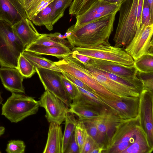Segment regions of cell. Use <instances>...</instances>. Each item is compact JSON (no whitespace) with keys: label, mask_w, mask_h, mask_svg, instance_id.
<instances>
[{"label":"cell","mask_w":153,"mask_h":153,"mask_svg":"<svg viewBox=\"0 0 153 153\" xmlns=\"http://www.w3.org/2000/svg\"><path fill=\"white\" fill-rule=\"evenodd\" d=\"M117 13L103 17L75 28L67 39L72 47L87 48L100 44H109V39L113 30Z\"/></svg>","instance_id":"6da1fadb"},{"label":"cell","mask_w":153,"mask_h":153,"mask_svg":"<svg viewBox=\"0 0 153 153\" xmlns=\"http://www.w3.org/2000/svg\"><path fill=\"white\" fill-rule=\"evenodd\" d=\"M26 49L14 32L12 26L0 19V65L19 70L18 60Z\"/></svg>","instance_id":"7a4b0ae2"},{"label":"cell","mask_w":153,"mask_h":153,"mask_svg":"<svg viewBox=\"0 0 153 153\" xmlns=\"http://www.w3.org/2000/svg\"><path fill=\"white\" fill-rule=\"evenodd\" d=\"M139 0H126L121 5L118 25L113 38L114 46H126L137 30Z\"/></svg>","instance_id":"3957f363"},{"label":"cell","mask_w":153,"mask_h":153,"mask_svg":"<svg viewBox=\"0 0 153 153\" xmlns=\"http://www.w3.org/2000/svg\"><path fill=\"white\" fill-rule=\"evenodd\" d=\"M39 107V101L33 97L13 92L3 105L1 114L11 122L17 123L36 114Z\"/></svg>","instance_id":"277c9868"},{"label":"cell","mask_w":153,"mask_h":153,"mask_svg":"<svg viewBox=\"0 0 153 153\" xmlns=\"http://www.w3.org/2000/svg\"><path fill=\"white\" fill-rule=\"evenodd\" d=\"M72 52L92 58L111 61L124 66H134V60L123 48L109 44H100L92 47H74Z\"/></svg>","instance_id":"5b68a950"},{"label":"cell","mask_w":153,"mask_h":153,"mask_svg":"<svg viewBox=\"0 0 153 153\" xmlns=\"http://www.w3.org/2000/svg\"><path fill=\"white\" fill-rule=\"evenodd\" d=\"M153 24L140 26L124 49L134 60L149 52H153Z\"/></svg>","instance_id":"8992f818"},{"label":"cell","mask_w":153,"mask_h":153,"mask_svg":"<svg viewBox=\"0 0 153 153\" xmlns=\"http://www.w3.org/2000/svg\"><path fill=\"white\" fill-rule=\"evenodd\" d=\"M38 101L39 106L45 109V117L49 123L60 125L65 121L69 107L61 99L45 90Z\"/></svg>","instance_id":"52a82bcc"},{"label":"cell","mask_w":153,"mask_h":153,"mask_svg":"<svg viewBox=\"0 0 153 153\" xmlns=\"http://www.w3.org/2000/svg\"><path fill=\"white\" fill-rule=\"evenodd\" d=\"M36 70L45 90L49 91L61 99L69 107L72 101L63 85L62 73L45 68H36Z\"/></svg>","instance_id":"ba28073f"},{"label":"cell","mask_w":153,"mask_h":153,"mask_svg":"<svg viewBox=\"0 0 153 153\" xmlns=\"http://www.w3.org/2000/svg\"><path fill=\"white\" fill-rule=\"evenodd\" d=\"M141 125L140 117L122 119L116 126L114 131L108 142L105 153L114 145L123 142H129L132 144L135 138L138 128Z\"/></svg>","instance_id":"9c48e42d"},{"label":"cell","mask_w":153,"mask_h":153,"mask_svg":"<svg viewBox=\"0 0 153 153\" xmlns=\"http://www.w3.org/2000/svg\"><path fill=\"white\" fill-rule=\"evenodd\" d=\"M139 98L138 115L141 125L147 134L150 147L153 149V92L142 90Z\"/></svg>","instance_id":"30bf717a"},{"label":"cell","mask_w":153,"mask_h":153,"mask_svg":"<svg viewBox=\"0 0 153 153\" xmlns=\"http://www.w3.org/2000/svg\"><path fill=\"white\" fill-rule=\"evenodd\" d=\"M96 95L107 107L116 112L121 119L133 118L138 115L139 97H121L119 100H112Z\"/></svg>","instance_id":"8fae6325"},{"label":"cell","mask_w":153,"mask_h":153,"mask_svg":"<svg viewBox=\"0 0 153 153\" xmlns=\"http://www.w3.org/2000/svg\"><path fill=\"white\" fill-rule=\"evenodd\" d=\"M121 120L116 112L108 107L105 106L102 108L99 115L93 120L99 131V143H107L114 131L116 126Z\"/></svg>","instance_id":"7c38bea8"},{"label":"cell","mask_w":153,"mask_h":153,"mask_svg":"<svg viewBox=\"0 0 153 153\" xmlns=\"http://www.w3.org/2000/svg\"><path fill=\"white\" fill-rule=\"evenodd\" d=\"M121 5L97 0L83 14L76 16L74 27H81L119 11Z\"/></svg>","instance_id":"4fadbf2b"},{"label":"cell","mask_w":153,"mask_h":153,"mask_svg":"<svg viewBox=\"0 0 153 153\" xmlns=\"http://www.w3.org/2000/svg\"><path fill=\"white\" fill-rule=\"evenodd\" d=\"M82 63L97 80L113 94L120 97H139L140 92L137 89L127 86L110 79L91 65Z\"/></svg>","instance_id":"5bb4252c"},{"label":"cell","mask_w":153,"mask_h":153,"mask_svg":"<svg viewBox=\"0 0 153 153\" xmlns=\"http://www.w3.org/2000/svg\"><path fill=\"white\" fill-rule=\"evenodd\" d=\"M97 69L117 75L126 79L142 82L134 66L127 67L111 61L93 58L91 65Z\"/></svg>","instance_id":"9a60e30c"},{"label":"cell","mask_w":153,"mask_h":153,"mask_svg":"<svg viewBox=\"0 0 153 153\" xmlns=\"http://www.w3.org/2000/svg\"><path fill=\"white\" fill-rule=\"evenodd\" d=\"M27 18L25 9L19 0H0V19L12 26Z\"/></svg>","instance_id":"2e32d148"},{"label":"cell","mask_w":153,"mask_h":153,"mask_svg":"<svg viewBox=\"0 0 153 153\" xmlns=\"http://www.w3.org/2000/svg\"><path fill=\"white\" fill-rule=\"evenodd\" d=\"M0 78L4 87L11 93L25 94L22 82L24 78L16 68L1 67Z\"/></svg>","instance_id":"e0dca14e"},{"label":"cell","mask_w":153,"mask_h":153,"mask_svg":"<svg viewBox=\"0 0 153 153\" xmlns=\"http://www.w3.org/2000/svg\"><path fill=\"white\" fill-rule=\"evenodd\" d=\"M12 27L15 34L26 49L33 43L41 35L38 32L31 21L27 18L20 20Z\"/></svg>","instance_id":"ac0fdd59"},{"label":"cell","mask_w":153,"mask_h":153,"mask_svg":"<svg viewBox=\"0 0 153 153\" xmlns=\"http://www.w3.org/2000/svg\"><path fill=\"white\" fill-rule=\"evenodd\" d=\"M63 134L60 125L50 123L47 140L43 153H62Z\"/></svg>","instance_id":"d6986e66"},{"label":"cell","mask_w":153,"mask_h":153,"mask_svg":"<svg viewBox=\"0 0 153 153\" xmlns=\"http://www.w3.org/2000/svg\"><path fill=\"white\" fill-rule=\"evenodd\" d=\"M68 111L78 117L79 120L84 121L96 118L99 115L100 111L77 99L72 101L69 107Z\"/></svg>","instance_id":"ffe728a7"},{"label":"cell","mask_w":153,"mask_h":153,"mask_svg":"<svg viewBox=\"0 0 153 153\" xmlns=\"http://www.w3.org/2000/svg\"><path fill=\"white\" fill-rule=\"evenodd\" d=\"M25 51L38 55H46L55 56L59 59L71 54L72 51L66 45L45 46L33 43L27 48Z\"/></svg>","instance_id":"44dd1931"},{"label":"cell","mask_w":153,"mask_h":153,"mask_svg":"<svg viewBox=\"0 0 153 153\" xmlns=\"http://www.w3.org/2000/svg\"><path fill=\"white\" fill-rule=\"evenodd\" d=\"M153 150L149 145L147 134L140 125L135 134L134 142L121 153H151Z\"/></svg>","instance_id":"7402d4cb"},{"label":"cell","mask_w":153,"mask_h":153,"mask_svg":"<svg viewBox=\"0 0 153 153\" xmlns=\"http://www.w3.org/2000/svg\"><path fill=\"white\" fill-rule=\"evenodd\" d=\"M22 55L36 68L47 69L62 73L54 62L33 53L24 51Z\"/></svg>","instance_id":"603a6c76"},{"label":"cell","mask_w":153,"mask_h":153,"mask_svg":"<svg viewBox=\"0 0 153 153\" xmlns=\"http://www.w3.org/2000/svg\"><path fill=\"white\" fill-rule=\"evenodd\" d=\"M55 1L40 11L33 17L31 21L36 25L45 26L49 31L53 30V27L51 22V16Z\"/></svg>","instance_id":"cb8c5ba5"},{"label":"cell","mask_w":153,"mask_h":153,"mask_svg":"<svg viewBox=\"0 0 153 153\" xmlns=\"http://www.w3.org/2000/svg\"><path fill=\"white\" fill-rule=\"evenodd\" d=\"M65 121V127L63 134L62 153H64L71 136L74 132L78 120L76 119L74 114L68 111L66 113Z\"/></svg>","instance_id":"d4e9b609"},{"label":"cell","mask_w":153,"mask_h":153,"mask_svg":"<svg viewBox=\"0 0 153 153\" xmlns=\"http://www.w3.org/2000/svg\"><path fill=\"white\" fill-rule=\"evenodd\" d=\"M134 65L139 73H153V52H148L134 60Z\"/></svg>","instance_id":"484cf974"},{"label":"cell","mask_w":153,"mask_h":153,"mask_svg":"<svg viewBox=\"0 0 153 153\" xmlns=\"http://www.w3.org/2000/svg\"><path fill=\"white\" fill-rule=\"evenodd\" d=\"M77 87L79 91V95L77 99L82 100L85 103L97 108L100 111L104 107L107 106L94 93Z\"/></svg>","instance_id":"4316f807"},{"label":"cell","mask_w":153,"mask_h":153,"mask_svg":"<svg viewBox=\"0 0 153 153\" xmlns=\"http://www.w3.org/2000/svg\"><path fill=\"white\" fill-rule=\"evenodd\" d=\"M73 0H55L51 13V21L53 26L64 15L65 10Z\"/></svg>","instance_id":"83f0119b"},{"label":"cell","mask_w":153,"mask_h":153,"mask_svg":"<svg viewBox=\"0 0 153 153\" xmlns=\"http://www.w3.org/2000/svg\"><path fill=\"white\" fill-rule=\"evenodd\" d=\"M97 0H73L69 9V14L76 16L89 9Z\"/></svg>","instance_id":"f1b7e54d"},{"label":"cell","mask_w":153,"mask_h":153,"mask_svg":"<svg viewBox=\"0 0 153 153\" xmlns=\"http://www.w3.org/2000/svg\"><path fill=\"white\" fill-rule=\"evenodd\" d=\"M19 70L24 78H29L36 72L35 67L21 53L18 60Z\"/></svg>","instance_id":"f546056e"},{"label":"cell","mask_w":153,"mask_h":153,"mask_svg":"<svg viewBox=\"0 0 153 153\" xmlns=\"http://www.w3.org/2000/svg\"><path fill=\"white\" fill-rule=\"evenodd\" d=\"M74 133L75 138L79 146L80 153H81L85 143L88 135L82 121L78 120Z\"/></svg>","instance_id":"4dcf8cb0"},{"label":"cell","mask_w":153,"mask_h":153,"mask_svg":"<svg viewBox=\"0 0 153 153\" xmlns=\"http://www.w3.org/2000/svg\"><path fill=\"white\" fill-rule=\"evenodd\" d=\"M55 0H34L28 9L26 11L27 18L31 21L40 11Z\"/></svg>","instance_id":"1f68e13d"},{"label":"cell","mask_w":153,"mask_h":153,"mask_svg":"<svg viewBox=\"0 0 153 153\" xmlns=\"http://www.w3.org/2000/svg\"><path fill=\"white\" fill-rule=\"evenodd\" d=\"M61 79L65 91L72 102L79 97V90L76 85L67 79L62 75Z\"/></svg>","instance_id":"d6a6232c"},{"label":"cell","mask_w":153,"mask_h":153,"mask_svg":"<svg viewBox=\"0 0 153 153\" xmlns=\"http://www.w3.org/2000/svg\"><path fill=\"white\" fill-rule=\"evenodd\" d=\"M25 145L20 140H11L8 142L6 149L8 153H23L25 152Z\"/></svg>","instance_id":"836d02e7"},{"label":"cell","mask_w":153,"mask_h":153,"mask_svg":"<svg viewBox=\"0 0 153 153\" xmlns=\"http://www.w3.org/2000/svg\"><path fill=\"white\" fill-rule=\"evenodd\" d=\"M153 24V19L151 17L150 9L147 0H144L141 13L140 26H147Z\"/></svg>","instance_id":"e575fe53"},{"label":"cell","mask_w":153,"mask_h":153,"mask_svg":"<svg viewBox=\"0 0 153 153\" xmlns=\"http://www.w3.org/2000/svg\"><path fill=\"white\" fill-rule=\"evenodd\" d=\"M137 75L142 82V90L153 92V73L145 74L138 71Z\"/></svg>","instance_id":"d590c367"},{"label":"cell","mask_w":153,"mask_h":153,"mask_svg":"<svg viewBox=\"0 0 153 153\" xmlns=\"http://www.w3.org/2000/svg\"><path fill=\"white\" fill-rule=\"evenodd\" d=\"M82 121L85 126L88 135L97 142L99 132L94 120H92Z\"/></svg>","instance_id":"8d00e7d4"},{"label":"cell","mask_w":153,"mask_h":153,"mask_svg":"<svg viewBox=\"0 0 153 153\" xmlns=\"http://www.w3.org/2000/svg\"><path fill=\"white\" fill-rule=\"evenodd\" d=\"M33 43L49 46L65 45L50 38L46 35L45 34H41L40 37Z\"/></svg>","instance_id":"74e56055"},{"label":"cell","mask_w":153,"mask_h":153,"mask_svg":"<svg viewBox=\"0 0 153 153\" xmlns=\"http://www.w3.org/2000/svg\"><path fill=\"white\" fill-rule=\"evenodd\" d=\"M62 74L67 79L77 87L93 93V91L92 89L78 79L66 72H62Z\"/></svg>","instance_id":"f35d334b"},{"label":"cell","mask_w":153,"mask_h":153,"mask_svg":"<svg viewBox=\"0 0 153 153\" xmlns=\"http://www.w3.org/2000/svg\"><path fill=\"white\" fill-rule=\"evenodd\" d=\"M64 153H80L79 146L75 138L74 132Z\"/></svg>","instance_id":"ab89813d"},{"label":"cell","mask_w":153,"mask_h":153,"mask_svg":"<svg viewBox=\"0 0 153 153\" xmlns=\"http://www.w3.org/2000/svg\"><path fill=\"white\" fill-rule=\"evenodd\" d=\"M98 144L95 140L88 135L85 143L81 153H91L92 151Z\"/></svg>","instance_id":"60d3db41"},{"label":"cell","mask_w":153,"mask_h":153,"mask_svg":"<svg viewBox=\"0 0 153 153\" xmlns=\"http://www.w3.org/2000/svg\"><path fill=\"white\" fill-rule=\"evenodd\" d=\"M131 144L129 142L120 143L113 146L107 151L106 153H121Z\"/></svg>","instance_id":"b9f144b4"},{"label":"cell","mask_w":153,"mask_h":153,"mask_svg":"<svg viewBox=\"0 0 153 153\" xmlns=\"http://www.w3.org/2000/svg\"><path fill=\"white\" fill-rule=\"evenodd\" d=\"M71 55L82 63L91 65L92 62L93 58L87 56L73 52Z\"/></svg>","instance_id":"7bdbcfd3"},{"label":"cell","mask_w":153,"mask_h":153,"mask_svg":"<svg viewBox=\"0 0 153 153\" xmlns=\"http://www.w3.org/2000/svg\"><path fill=\"white\" fill-rule=\"evenodd\" d=\"M19 0L26 11L28 9L34 0Z\"/></svg>","instance_id":"ee69618b"},{"label":"cell","mask_w":153,"mask_h":153,"mask_svg":"<svg viewBox=\"0 0 153 153\" xmlns=\"http://www.w3.org/2000/svg\"><path fill=\"white\" fill-rule=\"evenodd\" d=\"M105 2L121 5L126 0H100Z\"/></svg>","instance_id":"f6af8a7d"},{"label":"cell","mask_w":153,"mask_h":153,"mask_svg":"<svg viewBox=\"0 0 153 153\" xmlns=\"http://www.w3.org/2000/svg\"><path fill=\"white\" fill-rule=\"evenodd\" d=\"M149 4L152 19H153V0H147Z\"/></svg>","instance_id":"bcb514c9"},{"label":"cell","mask_w":153,"mask_h":153,"mask_svg":"<svg viewBox=\"0 0 153 153\" xmlns=\"http://www.w3.org/2000/svg\"><path fill=\"white\" fill-rule=\"evenodd\" d=\"M5 131V128L2 126L0 127V136L3 134Z\"/></svg>","instance_id":"7dc6e473"},{"label":"cell","mask_w":153,"mask_h":153,"mask_svg":"<svg viewBox=\"0 0 153 153\" xmlns=\"http://www.w3.org/2000/svg\"><path fill=\"white\" fill-rule=\"evenodd\" d=\"M3 99L1 95V94L0 92V105L2 104L3 101Z\"/></svg>","instance_id":"c3c4849f"},{"label":"cell","mask_w":153,"mask_h":153,"mask_svg":"<svg viewBox=\"0 0 153 153\" xmlns=\"http://www.w3.org/2000/svg\"><path fill=\"white\" fill-rule=\"evenodd\" d=\"M0 153H1V152L0 151Z\"/></svg>","instance_id":"681fc988"}]
</instances>
